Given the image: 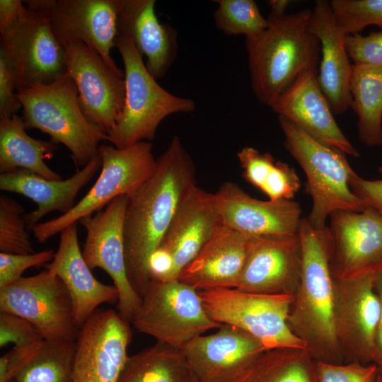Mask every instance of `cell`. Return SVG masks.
I'll return each mask as SVG.
<instances>
[{"label": "cell", "instance_id": "cb8c5ba5", "mask_svg": "<svg viewBox=\"0 0 382 382\" xmlns=\"http://www.w3.org/2000/svg\"><path fill=\"white\" fill-rule=\"evenodd\" d=\"M45 267L65 284L79 328L100 305L118 301L119 292L115 285L99 282L85 261L79 244L77 223L68 226L60 233L57 250Z\"/></svg>", "mask_w": 382, "mask_h": 382}, {"label": "cell", "instance_id": "ffe728a7", "mask_svg": "<svg viewBox=\"0 0 382 382\" xmlns=\"http://www.w3.org/2000/svg\"><path fill=\"white\" fill-rule=\"evenodd\" d=\"M317 69L301 74L274 100L270 108L316 140L345 155L359 154L337 125L318 80Z\"/></svg>", "mask_w": 382, "mask_h": 382}, {"label": "cell", "instance_id": "ab89813d", "mask_svg": "<svg viewBox=\"0 0 382 382\" xmlns=\"http://www.w3.org/2000/svg\"><path fill=\"white\" fill-rule=\"evenodd\" d=\"M345 47L354 64L382 66V30L366 35H347Z\"/></svg>", "mask_w": 382, "mask_h": 382}, {"label": "cell", "instance_id": "8992f818", "mask_svg": "<svg viewBox=\"0 0 382 382\" xmlns=\"http://www.w3.org/2000/svg\"><path fill=\"white\" fill-rule=\"evenodd\" d=\"M278 119L284 136V146L307 178L306 190L313 202L307 219L311 225L323 228L328 217L335 212L364 209L367 206L350 188L354 170L346 155L316 140L287 119Z\"/></svg>", "mask_w": 382, "mask_h": 382}, {"label": "cell", "instance_id": "ac0fdd59", "mask_svg": "<svg viewBox=\"0 0 382 382\" xmlns=\"http://www.w3.org/2000/svg\"><path fill=\"white\" fill-rule=\"evenodd\" d=\"M299 233L290 236L250 237L237 289L257 294L294 296L301 272Z\"/></svg>", "mask_w": 382, "mask_h": 382}, {"label": "cell", "instance_id": "6da1fadb", "mask_svg": "<svg viewBox=\"0 0 382 382\" xmlns=\"http://www.w3.org/2000/svg\"><path fill=\"white\" fill-rule=\"evenodd\" d=\"M195 179L192 157L174 136L156 159L152 175L127 197L124 219L126 271L141 298L151 282L149 260L163 241L183 198L196 185Z\"/></svg>", "mask_w": 382, "mask_h": 382}, {"label": "cell", "instance_id": "7a4b0ae2", "mask_svg": "<svg viewBox=\"0 0 382 382\" xmlns=\"http://www.w3.org/2000/svg\"><path fill=\"white\" fill-rule=\"evenodd\" d=\"M300 279L288 318L293 333L316 361L345 363L334 328V278L330 266L328 226L317 228L307 217L299 230Z\"/></svg>", "mask_w": 382, "mask_h": 382}, {"label": "cell", "instance_id": "e575fe53", "mask_svg": "<svg viewBox=\"0 0 382 382\" xmlns=\"http://www.w3.org/2000/svg\"><path fill=\"white\" fill-rule=\"evenodd\" d=\"M25 219L24 208L16 200L0 196V251L12 254L33 253Z\"/></svg>", "mask_w": 382, "mask_h": 382}, {"label": "cell", "instance_id": "5b68a950", "mask_svg": "<svg viewBox=\"0 0 382 382\" xmlns=\"http://www.w3.org/2000/svg\"><path fill=\"white\" fill-rule=\"evenodd\" d=\"M115 47L124 62L125 100L116 125L107 133L114 146L123 149L152 140L166 117L195 110L193 100L175 96L156 82L127 33L119 32Z\"/></svg>", "mask_w": 382, "mask_h": 382}, {"label": "cell", "instance_id": "f907efd6", "mask_svg": "<svg viewBox=\"0 0 382 382\" xmlns=\"http://www.w3.org/2000/svg\"><path fill=\"white\" fill-rule=\"evenodd\" d=\"M375 382H382V380H381L379 374H378V376H377L376 380Z\"/></svg>", "mask_w": 382, "mask_h": 382}, {"label": "cell", "instance_id": "3957f363", "mask_svg": "<svg viewBox=\"0 0 382 382\" xmlns=\"http://www.w3.org/2000/svg\"><path fill=\"white\" fill-rule=\"evenodd\" d=\"M311 11L270 13L262 35L245 40L251 88L261 104L270 108L301 74L318 70L320 45L308 29Z\"/></svg>", "mask_w": 382, "mask_h": 382}, {"label": "cell", "instance_id": "4dcf8cb0", "mask_svg": "<svg viewBox=\"0 0 382 382\" xmlns=\"http://www.w3.org/2000/svg\"><path fill=\"white\" fill-rule=\"evenodd\" d=\"M190 376L183 351L156 342L128 356L118 382H188Z\"/></svg>", "mask_w": 382, "mask_h": 382}, {"label": "cell", "instance_id": "d6986e66", "mask_svg": "<svg viewBox=\"0 0 382 382\" xmlns=\"http://www.w3.org/2000/svg\"><path fill=\"white\" fill-rule=\"evenodd\" d=\"M267 349L246 332L223 325L215 333L195 337L182 351L196 382H234Z\"/></svg>", "mask_w": 382, "mask_h": 382}, {"label": "cell", "instance_id": "f6af8a7d", "mask_svg": "<svg viewBox=\"0 0 382 382\" xmlns=\"http://www.w3.org/2000/svg\"><path fill=\"white\" fill-rule=\"evenodd\" d=\"M25 6L20 0H0V33L7 30L19 20Z\"/></svg>", "mask_w": 382, "mask_h": 382}, {"label": "cell", "instance_id": "52a82bcc", "mask_svg": "<svg viewBox=\"0 0 382 382\" xmlns=\"http://www.w3.org/2000/svg\"><path fill=\"white\" fill-rule=\"evenodd\" d=\"M152 148V144L146 141L123 149L101 144L98 149L101 170L96 183L67 213L34 226L30 231L35 239L44 243L68 226L102 210L117 197L132 195L155 170Z\"/></svg>", "mask_w": 382, "mask_h": 382}, {"label": "cell", "instance_id": "816d5d0a", "mask_svg": "<svg viewBox=\"0 0 382 382\" xmlns=\"http://www.w3.org/2000/svg\"><path fill=\"white\" fill-rule=\"evenodd\" d=\"M378 170L382 174V164L380 166Z\"/></svg>", "mask_w": 382, "mask_h": 382}, {"label": "cell", "instance_id": "9c48e42d", "mask_svg": "<svg viewBox=\"0 0 382 382\" xmlns=\"http://www.w3.org/2000/svg\"><path fill=\"white\" fill-rule=\"evenodd\" d=\"M132 320L139 332L183 349L206 331L223 325L207 315L199 291L178 279L151 281Z\"/></svg>", "mask_w": 382, "mask_h": 382}, {"label": "cell", "instance_id": "ba28073f", "mask_svg": "<svg viewBox=\"0 0 382 382\" xmlns=\"http://www.w3.org/2000/svg\"><path fill=\"white\" fill-rule=\"evenodd\" d=\"M199 294L212 320L246 332L268 349H306L304 342L288 325L294 295L257 294L237 288L199 291Z\"/></svg>", "mask_w": 382, "mask_h": 382}, {"label": "cell", "instance_id": "44dd1931", "mask_svg": "<svg viewBox=\"0 0 382 382\" xmlns=\"http://www.w3.org/2000/svg\"><path fill=\"white\" fill-rule=\"evenodd\" d=\"M215 195L223 223L240 233L251 237L299 233L301 208L296 201L257 199L232 182L222 184Z\"/></svg>", "mask_w": 382, "mask_h": 382}, {"label": "cell", "instance_id": "d6a6232c", "mask_svg": "<svg viewBox=\"0 0 382 382\" xmlns=\"http://www.w3.org/2000/svg\"><path fill=\"white\" fill-rule=\"evenodd\" d=\"M76 341L45 340L11 382H73Z\"/></svg>", "mask_w": 382, "mask_h": 382}, {"label": "cell", "instance_id": "5bb4252c", "mask_svg": "<svg viewBox=\"0 0 382 382\" xmlns=\"http://www.w3.org/2000/svg\"><path fill=\"white\" fill-rule=\"evenodd\" d=\"M132 337L129 322L113 309H97L76 340L73 382H118Z\"/></svg>", "mask_w": 382, "mask_h": 382}, {"label": "cell", "instance_id": "2e32d148", "mask_svg": "<svg viewBox=\"0 0 382 382\" xmlns=\"http://www.w3.org/2000/svg\"><path fill=\"white\" fill-rule=\"evenodd\" d=\"M330 266L332 277L349 279L382 268V214L340 210L330 216Z\"/></svg>", "mask_w": 382, "mask_h": 382}, {"label": "cell", "instance_id": "c3c4849f", "mask_svg": "<svg viewBox=\"0 0 382 382\" xmlns=\"http://www.w3.org/2000/svg\"><path fill=\"white\" fill-rule=\"evenodd\" d=\"M378 366V374L382 380V363L376 364Z\"/></svg>", "mask_w": 382, "mask_h": 382}, {"label": "cell", "instance_id": "4fadbf2b", "mask_svg": "<svg viewBox=\"0 0 382 382\" xmlns=\"http://www.w3.org/2000/svg\"><path fill=\"white\" fill-rule=\"evenodd\" d=\"M127 203V196H118L103 210L79 222L86 232L82 251L85 261L91 270L99 267L112 278L119 292L118 312L131 323L142 300L132 289L126 271L124 219Z\"/></svg>", "mask_w": 382, "mask_h": 382}, {"label": "cell", "instance_id": "4316f807", "mask_svg": "<svg viewBox=\"0 0 382 382\" xmlns=\"http://www.w3.org/2000/svg\"><path fill=\"white\" fill-rule=\"evenodd\" d=\"M155 0H122L120 31L127 33L143 57L146 67L156 79L163 77L178 52L177 32L159 21Z\"/></svg>", "mask_w": 382, "mask_h": 382}, {"label": "cell", "instance_id": "ee69618b", "mask_svg": "<svg viewBox=\"0 0 382 382\" xmlns=\"http://www.w3.org/2000/svg\"><path fill=\"white\" fill-rule=\"evenodd\" d=\"M148 270L151 281L175 279L173 260L168 252L158 247L149 260Z\"/></svg>", "mask_w": 382, "mask_h": 382}, {"label": "cell", "instance_id": "277c9868", "mask_svg": "<svg viewBox=\"0 0 382 382\" xmlns=\"http://www.w3.org/2000/svg\"><path fill=\"white\" fill-rule=\"evenodd\" d=\"M25 129H37L62 143L76 166L84 167L98 154L106 132L84 115L74 81L66 74L51 83L16 90Z\"/></svg>", "mask_w": 382, "mask_h": 382}, {"label": "cell", "instance_id": "f1b7e54d", "mask_svg": "<svg viewBox=\"0 0 382 382\" xmlns=\"http://www.w3.org/2000/svg\"><path fill=\"white\" fill-rule=\"evenodd\" d=\"M349 92L360 141L369 147L381 146L382 66L353 64Z\"/></svg>", "mask_w": 382, "mask_h": 382}, {"label": "cell", "instance_id": "30bf717a", "mask_svg": "<svg viewBox=\"0 0 382 382\" xmlns=\"http://www.w3.org/2000/svg\"><path fill=\"white\" fill-rule=\"evenodd\" d=\"M24 2L19 20L0 33V47L16 72V90L49 84L66 74L64 47L52 33L40 0Z\"/></svg>", "mask_w": 382, "mask_h": 382}, {"label": "cell", "instance_id": "8fae6325", "mask_svg": "<svg viewBox=\"0 0 382 382\" xmlns=\"http://www.w3.org/2000/svg\"><path fill=\"white\" fill-rule=\"evenodd\" d=\"M0 311L26 319L45 340L75 342L79 335L69 291L62 279L47 269L1 288Z\"/></svg>", "mask_w": 382, "mask_h": 382}, {"label": "cell", "instance_id": "83f0119b", "mask_svg": "<svg viewBox=\"0 0 382 382\" xmlns=\"http://www.w3.org/2000/svg\"><path fill=\"white\" fill-rule=\"evenodd\" d=\"M22 117L17 114L0 118V173L25 169L52 180H62L45 163L53 158L57 146L30 137L25 132Z\"/></svg>", "mask_w": 382, "mask_h": 382}, {"label": "cell", "instance_id": "681fc988", "mask_svg": "<svg viewBox=\"0 0 382 382\" xmlns=\"http://www.w3.org/2000/svg\"><path fill=\"white\" fill-rule=\"evenodd\" d=\"M188 382H196L195 380L194 376L192 374V373H191V376H190V380H189Z\"/></svg>", "mask_w": 382, "mask_h": 382}, {"label": "cell", "instance_id": "d4e9b609", "mask_svg": "<svg viewBox=\"0 0 382 382\" xmlns=\"http://www.w3.org/2000/svg\"><path fill=\"white\" fill-rule=\"evenodd\" d=\"M250 237L224 224L182 270L178 279L198 291L236 288Z\"/></svg>", "mask_w": 382, "mask_h": 382}, {"label": "cell", "instance_id": "e0dca14e", "mask_svg": "<svg viewBox=\"0 0 382 382\" xmlns=\"http://www.w3.org/2000/svg\"><path fill=\"white\" fill-rule=\"evenodd\" d=\"M64 50L66 74L76 86L84 115L108 133L124 108L125 73L113 70L97 51L82 42L69 43Z\"/></svg>", "mask_w": 382, "mask_h": 382}, {"label": "cell", "instance_id": "f35d334b", "mask_svg": "<svg viewBox=\"0 0 382 382\" xmlns=\"http://www.w3.org/2000/svg\"><path fill=\"white\" fill-rule=\"evenodd\" d=\"M54 253L53 250L28 254L0 253V289L21 279L27 269L50 262Z\"/></svg>", "mask_w": 382, "mask_h": 382}, {"label": "cell", "instance_id": "8d00e7d4", "mask_svg": "<svg viewBox=\"0 0 382 382\" xmlns=\"http://www.w3.org/2000/svg\"><path fill=\"white\" fill-rule=\"evenodd\" d=\"M45 339L40 331L26 319L11 313H0V347L8 344L22 348L40 347Z\"/></svg>", "mask_w": 382, "mask_h": 382}, {"label": "cell", "instance_id": "7bdbcfd3", "mask_svg": "<svg viewBox=\"0 0 382 382\" xmlns=\"http://www.w3.org/2000/svg\"><path fill=\"white\" fill-rule=\"evenodd\" d=\"M40 347L22 348L13 346L11 350L1 355L0 357V382H11Z\"/></svg>", "mask_w": 382, "mask_h": 382}, {"label": "cell", "instance_id": "b9f144b4", "mask_svg": "<svg viewBox=\"0 0 382 382\" xmlns=\"http://www.w3.org/2000/svg\"><path fill=\"white\" fill-rule=\"evenodd\" d=\"M349 186L354 194L367 207L382 214V179L367 180L354 170L349 178Z\"/></svg>", "mask_w": 382, "mask_h": 382}, {"label": "cell", "instance_id": "d590c367", "mask_svg": "<svg viewBox=\"0 0 382 382\" xmlns=\"http://www.w3.org/2000/svg\"><path fill=\"white\" fill-rule=\"evenodd\" d=\"M330 4L347 35L359 34L369 25L382 30V0H332Z\"/></svg>", "mask_w": 382, "mask_h": 382}, {"label": "cell", "instance_id": "7dc6e473", "mask_svg": "<svg viewBox=\"0 0 382 382\" xmlns=\"http://www.w3.org/2000/svg\"><path fill=\"white\" fill-rule=\"evenodd\" d=\"M290 4L287 0H270L268 5L270 9V14L274 16H282L286 14V11Z\"/></svg>", "mask_w": 382, "mask_h": 382}, {"label": "cell", "instance_id": "1f68e13d", "mask_svg": "<svg viewBox=\"0 0 382 382\" xmlns=\"http://www.w3.org/2000/svg\"><path fill=\"white\" fill-rule=\"evenodd\" d=\"M243 178L268 196L270 200L292 199L301 187L296 170L275 161L269 153L245 146L237 153Z\"/></svg>", "mask_w": 382, "mask_h": 382}, {"label": "cell", "instance_id": "74e56055", "mask_svg": "<svg viewBox=\"0 0 382 382\" xmlns=\"http://www.w3.org/2000/svg\"><path fill=\"white\" fill-rule=\"evenodd\" d=\"M316 366L318 382H375L378 374V366L374 363L316 361Z\"/></svg>", "mask_w": 382, "mask_h": 382}, {"label": "cell", "instance_id": "484cf974", "mask_svg": "<svg viewBox=\"0 0 382 382\" xmlns=\"http://www.w3.org/2000/svg\"><path fill=\"white\" fill-rule=\"evenodd\" d=\"M102 160L99 154L81 170L66 180H52L25 169L0 174V190L15 192L32 199L37 208L25 214L29 230L45 215L53 211L67 213L76 204L79 191L93 178Z\"/></svg>", "mask_w": 382, "mask_h": 382}, {"label": "cell", "instance_id": "836d02e7", "mask_svg": "<svg viewBox=\"0 0 382 382\" xmlns=\"http://www.w3.org/2000/svg\"><path fill=\"white\" fill-rule=\"evenodd\" d=\"M213 18L216 28L227 35H243L255 40L264 33L268 21L253 0H216Z\"/></svg>", "mask_w": 382, "mask_h": 382}, {"label": "cell", "instance_id": "603a6c76", "mask_svg": "<svg viewBox=\"0 0 382 382\" xmlns=\"http://www.w3.org/2000/svg\"><path fill=\"white\" fill-rule=\"evenodd\" d=\"M223 225L215 194L192 187L159 245L171 255L176 279Z\"/></svg>", "mask_w": 382, "mask_h": 382}, {"label": "cell", "instance_id": "9a60e30c", "mask_svg": "<svg viewBox=\"0 0 382 382\" xmlns=\"http://www.w3.org/2000/svg\"><path fill=\"white\" fill-rule=\"evenodd\" d=\"M50 28L64 47L80 42L98 52L108 65L122 72L111 50L120 32L122 0H40Z\"/></svg>", "mask_w": 382, "mask_h": 382}, {"label": "cell", "instance_id": "7c38bea8", "mask_svg": "<svg viewBox=\"0 0 382 382\" xmlns=\"http://www.w3.org/2000/svg\"><path fill=\"white\" fill-rule=\"evenodd\" d=\"M374 274L349 279L333 277L334 328L345 363L375 361L380 303Z\"/></svg>", "mask_w": 382, "mask_h": 382}, {"label": "cell", "instance_id": "7402d4cb", "mask_svg": "<svg viewBox=\"0 0 382 382\" xmlns=\"http://www.w3.org/2000/svg\"><path fill=\"white\" fill-rule=\"evenodd\" d=\"M308 29L318 39L320 45L319 85L333 114H343L351 108L349 81L352 64L345 47L347 35L337 23L330 1L315 2Z\"/></svg>", "mask_w": 382, "mask_h": 382}, {"label": "cell", "instance_id": "60d3db41", "mask_svg": "<svg viewBox=\"0 0 382 382\" xmlns=\"http://www.w3.org/2000/svg\"><path fill=\"white\" fill-rule=\"evenodd\" d=\"M17 79L11 61L0 47V118L10 117L22 108L16 96Z\"/></svg>", "mask_w": 382, "mask_h": 382}, {"label": "cell", "instance_id": "f546056e", "mask_svg": "<svg viewBox=\"0 0 382 382\" xmlns=\"http://www.w3.org/2000/svg\"><path fill=\"white\" fill-rule=\"evenodd\" d=\"M234 382H318L316 361L304 349H270L253 359Z\"/></svg>", "mask_w": 382, "mask_h": 382}, {"label": "cell", "instance_id": "bcb514c9", "mask_svg": "<svg viewBox=\"0 0 382 382\" xmlns=\"http://www.w3.org/2000/svg\"><path fill=\"white\" fill-rule=\"evenodd\" d=\"M374 286L380 303V320L376 340V355L374 364L382 363V268L374 274Z\"/></svg>", "mask_w": 382, "mask_h": 382}]
</instances>
